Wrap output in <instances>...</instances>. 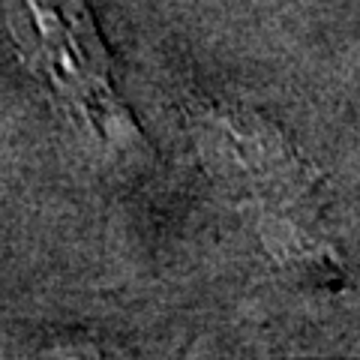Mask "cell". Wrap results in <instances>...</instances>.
<instances>
[{
  "label": "cell",
  "instance_id": "1",
  "mask_svg": "<svg viewBox=\"0 0 360 360\" xmlns=\"http://www.w3.org/2000/svg\"><path fill=\"white\" fill-rule=\"evenodd\" d=\"M39 75L105 153L135 160L144 135L120 99L111 60L84 0H18Z\"/></svg>",
  "mask_w": 360,
  "mask_h": 360
},
{
  "label": "cell",
  "instance_id": "2",
  "mask_svg": "<svg viewBox=\"0 0 360 360\" xmlns=\"http://www.w3.org/2000/svg\"><path fill=\"white\" fill-rule=\"evenodd\" d=\"M213 162L225 174H246L255 184H270L274 177H288L295 172V160L283 148L279 135L270 127H258L255 117L222 115L205 127L201 144Z\"/></svg>",
  "mask_w": 360,
  "mask_h": 360
}]
</instances>
